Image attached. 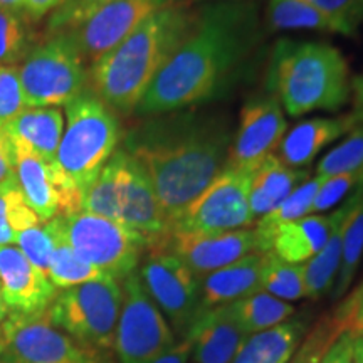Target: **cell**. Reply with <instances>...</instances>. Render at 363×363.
I'll use <instances>...</instances> for the list:
<instances>
[{"instance_id": "1", "label": "cell", "mask_w": 363, "mask_h": 363, "mask_svg": "<svg viewBox=\"0 0 363 363\" xmlns=\"http://www.w3.org/2000/svg\"><path fill=\"white\" fill-rule=\"evenodd\" d=\"M264 35L259 6L251 0L195 7L187 38L150 83L135 115H162L222 98L246 76Z\"/></svg>"}, {"instance_id": "2", "label": "cell", "mask_w": 363, "mask_h": 363, "mask_svg": "<svg viewBox=\"0 0 363 363\" xmlns=\"http://www.w3.org/2000/svg\"><path fill=\"white\" fill-rule=\"evenodd\" d=\"M233 123L220 111L192 106L145 118L125 150L142 163L169 227L225 169Z\"/></svg>"}, {"instance_id": "3", "label": "cell", "mask_w": 363, "mask_h": 363, "mask_svg": "<svg viewBox=\"0 0 363 363\" xmlns=\"http://www.w3.org/2000/svg\"><path fill=\"white\" fill-rule=\"evenodd\" d=\"M194 17L190 0L152 13L88 67V89L116 115L135 113L150 83L187 38Z\"/></svg>"}, {"instance_id": "4", "label": "cell", "mask_w": 363, "mask_h": 363, "mask_svg": "<svg viewBox=\"0 0 363 363\" xmlns=\"http://www.w3.org/2000/svg\"><path fill=\"white\" fill-rule=\"evenodd\" d=\"M266 93L274 94L289 116L337 111L352 94L348 62L331 44L279 39L267 65Z\"/></svg>"}, {"instance_id": "5", "label": "cell", "mask_w": 363, "mask_h": 363, "mask_svg": "<svg viewBox=\"0 0 363 363\" xmlns=\"http://www.w3.org/2000/svg\"><path fill=\"white\" fill-rule=\"evenodd\" d=\"M66 120L54 167L83 201L86 189L118 150L121 126L116 113L91 89L66 104Z\"/></svg>"}, {"instance_id": "6", "label": "cell", "mask_w": 363, "mask_h": 363, "mask_svg": "<svg viewBox=\"0 0 363 363\" xmlns=\"http://www.w3.org/2000/svg\"><path fill=\"white\" fill-rule=\"evenodd\" d=\"M121 283L111 276L56 294L48 311L51 323L67 337L98 352H110L121 310Z\"/></svg>"}, {"instance_id": "7", "label": "cell", "mask_w": 363, "mask_h": 363, "mask_svg": "<svg viewBox=\"0 0 363 363\" xmlns=\"http://www.w3.org/2000/svg\"><path fill=\"white\" fill-rule=\"evenodd\" d=\"M49 224L81 259L118 281L138 269L148 247L147 240L130 227L88 212L57 216Z\"/></svg>"}, {"instance_id": "8", "label": "cell", "mask_w": 363, "mask_h": 363, "mask_svg": "<svg viewBox=\"0 0 363 363\" xmlns=\"http://www.w3.org/2000/svg\"><path fill=\"white\" fill-rule=\"evenodd\" d=\"M27 108H57L88 89V67L66 33L48 35L19 66Z\"/></svg>"}, {"instance_id": "9", "label": "cell", "mask_w": 363, "mask_h": 363, "mask_svg": "<svg viewBox=\"0 0 363 363\" xmlns=\"http://www.w3.org/2000/svg\"><path fill=\"white\" fill-rule=\"evenodd\" d=\"M0 335V363H113L110 352L86 348L56 328L48 311H7Z\"/></svg>"}, {"instance_id": "10", "label": "cell", "mask_w": 363, "mask_h": 363, "mask_svg": "<svg viewBox=\"0 0 363 363\" xmlns=\"http://www.w3.org/2000/svg\"><path fill=\"white\" fill-rule=\"evenodd\" d=\"M121 291L123 299L113 350L120 363H152L174 347L177 335L145 291L138 272H131L121 281Z\"/></svg>"}, {"instance_id": "11", "label": "cell", "mask_w": 363, "mask_h": 363, "mask_svg": "<svg viewBox=\"0 0 363 363\" xmlns=\"http://www.w3.org/2000/svg\"><path fill=\"white\" fill-rule=\"evenodd\" d=\"M136 272L174 333L184 337L201 310V278L179 257L162 249H148Z\"/></svg>"}, {"instance_id": "12", "label": "cell", "mask_w": 363, "mask_h": 363, "mask_svg": "<svg viewBox=\"0 0 363 363\" xmlns=\"http://www.w3.org/2000/svg\"><path fill=\"white\" fill-rule=\"evenodd\" d=\"M247 172L224 169L203 192L190 203L170 233L222 234L251 227Z\"/></svg>"}, {"instance_id": "13", "label": "cell", "mask_w": 363, "mask_h": 363, "mask_svg": "<svg viewBox=\"0 0 363 363\" xmlns=\"http://www.w3.org/2000/svg\"><path fill=\"white\" fill-rule=\"evenodd\" d=\"M182 2L189 0H113L83 24L65 33L76 44L84 65L91 67L152 13Z\"/></svg>"}, {"instance_id": "14", "label": "cell", "mask_w": 363, "mask_h": 363, "mask_svg": "<svg viewBox=\"0 0 363 363\" xmlns=\"http://www.w3.org/2000/svg\"><path fill=\"white\" fill-rule=\"evenodd\" d=\"M288 123L274 94L266 93L244 104L234 130L225 169L251 172L269 155H274L284 138Z\"/></svg>"}, {"instance_id": "15", "label": "cell", "mask_w": 363, "mask_h": 363, "mask_svg": "<svg viewBox=\"0 0 363 363\" xmlns=\"http://www.w3.org/2000/svg\"><path fill=\"white\" fill-rule=\"evenodd\" d=\"M152 249L174 254L199 278L233 264L247 254L259 252L252 227L222 234L169 233L158 246Z\"/></svg>"}, {"instance_id": "16", "label": "cell", "mask_w": 363, "mask_h": 363, "mask_svg": "<svg viewBox=\"0 0 363 363\" xmlns=\"http://www.w3.org/2000/svg\"><path fill=\"white\" fill-rule=\"evenodd\" d=\"M11 145L16 160L17 185L40 222L81 212V199L66 187L54 163L43 160L19 145Z\"/></svg>"}, {"instance_id": "17", "label": "cell", "mask_w": 363, "mask_h": 363, "mask_svg": "<svg viewBox=\"0 0 363 363\" xmlns=\"http://www.w3.org/2000/svg\"><path fill=\"white\" fill-rule=\"evenodd\" d=\"M0 294L7 310L39 313L48 310L57 288L30 264L17 246H0Z\"/></svg>"}, {"instance_id": "18", "label": "cell", "mask_w": 363, "mask_h": 363, "mask_svg": "<svg viewBox=\"0 0 363 363\" xmlns=\"http://www.w3.org/2000/svg\"><path fill=\"white\" fill-rule=\"evenodd\" d=\"M120 222L147 240V251L158 246L170 233L169 222L163 216L147 170L130 153L126 163Z\"/></svg>"}, {"instance_id": "19", "label": "cell", "mask_w": 363, "mask_h": 363, "mask_svg": "<svg viewBox=\"0 0 363 363\" xmlns=\"http://www.w3.org/2000/svg\"><path fill=\"white\" fill-rule=\"evenodd\" d=\"M182 338L192 345L194 363H233L247 337L220 305L199 310Z\"/></svg>"}, {"instance_id": "20", "label": "cell", "mask_w": 363, "mask_h": 363, "mask_svg": "<svg viewBox=\"0 0 363 363\" xmlns=\"http://www.w3.org/2000/svg\"><path fill=\"white\" fill-rule=\"evenodd\" d=\"M357 125L360 123L353 111L335 118H311L299 121L296 126L286 131L276 157L291 169L306 170L321 150L350 133Z\"/></svg>"}, {"instance_id": "21", "label": "cell", "mask_w": 363, "mask_h": 363, "mask_svg": "<svg viewBox=\"0 0 363 363\" xmlns=\"http://www.w3.org/2000/svg\"><path fill=\"white\" fill-rule=\"evenodd\" d=\"M262 252H252L201 278V310L238 301L261 291Z\"/></svg>"}, {"instance_id": "22", "label": "cell", "mask_w": 363, "mask_h": 363, "mask_svg": "<svg viewBox=\"0 0 363 363\" xmlns=\"http://www.w3.org/2000/svg\"><path fill=\"white\" fill-rule=\"evenodd\" d=\"M11 143L24 147L43 160L54 163L65 131V115L59 108H26L4 125Z\"/></svg>"}, {"instance_id": "23", "label": "cell", "mask_w": 363, "mask_h": 363, "mask_svg": "<svg viewBox=\"0 0 363 363\" xmlns=\"http://www.w3.org/2000/svg\"><path fill=\"white\" fill-rule=\"evenodd\" d=\"M308 179H311L308 170L291 169L276 155L264 158L249 172V206L254 219L269 214Z\"/></svg>"}, {"instance_id": "24", "label": "cell", "mask_w": 363, "mask_h": 363, "mask_svg": "<svg viewBox=\"0 0 363 363\" xmlns=\"http://www.w3.org/2000/svg\"><path fill=\"white\" fill-rule=\"evenodd\" d=\"M360 189H357L337 211H333V225H331L330 235L326 239L325 246L320 249V252L316 256H313L310 261L301 264L303 283H305V298L308 299H315L316 301V299H321L325 294L333 291L340 264H342L345 219H347L348 212H350L353 203H355L357 194Z\"/></svg>"}, {"instance_id": "25", "label": "cell", "mask_w": 363, "mask_h": 363, "mask_svg": "<svg viewBox=\"0 0 363 363\" xmlns=\"http://www.w3.org/2000/svg\"><path fill=\"white\" fill-rule=\"evenodd\" d=\"M310 321L305 316L251 335L242 343L233 363H289L305 338Z\"/></svg>"}, {"instance_id": "26", "label": "cell", "mask_w": 363, "mask_h": 363, "mask_svg": "<svg viewBox=\"0 0 363 363\" xmlns=\"http://www.w3.org/2000/svg\"><path fill=\"white\" fill-rule=\"evenodd\" d=\"M335 214H310L281 227L271 251L289 264H303L320 252L328 239Z\"/></svg>"}, {"instance_id": "27", "label": "cell", "mask_w": 363, "mask_h": 363, "mask_svg": "<svg viewBox=\"0 0 363 363\" xmlns=\"http://www.w3.org/2000/svg\"><path fill=\"white\" fill-rule=\"evenodd\" d=\"M126 163H128V152L125 148H118L106 165L99 170L93 184L86 189L81 201V212L120 222Z\"/></svg>"}, {"instance_id": "28", "label": "cell", "mask_w": 363, "mask_h": 363, "mask_svg": "<svg viewBox=\"0 0 363 363\" xmlns=\"http://www.w3.org/2000/svg\"><path fill=\"white\" fill-rule=\"evenodd\" d=\"M323 177H311L305 184L294 189L278 207H274L269 214L262 216L257 219L256 224L252 225L254 233L257 238V246L259 252H269L272 246V239L281 227L294 222L298 219L311 214V206L315 201L318 189H320Z\"/></svg>"}, {"instance_id": "29", "label": "cell", "mask_w": 363, "mask_h": 363, "mask_svg": "<svg viewBox=\"0 0 363 363\" xmlns=\"http://www.w3.org/2000/svg\"><path fill=\"white\" fill-rule=\"evenodd\" d=\"M230 316L246 337L269 330L294 316L296 308L291 303L271 296L264 291L249 294L227 305Z\"/></svg>"}, {"instance_id": "30", "label": "cell", "mask_w": 363, "mask_h": 363, "mask_svg": "<svg viewBox=\"0 0 363 363\" xmlns=\"http://www.w3.org/2000/svg\"><path fill=\"white\" fill-rule=\"evenodd\" d=\"M363 256V187L358 190L355 203L343 225L342 264L333 286V298L342 299L348 293Z\"/></svg>"}, {"instance_id": "31", "label": "cell", "mask_w": 363, "mask_h": 363, "mask_svg": "<svg viewBox=\"0 0 363 363\" xmlns=\"http://www.w3.org/2000/svg\"><path fill=\"white\" fill-rule=\"evenodd\" d=\"M45 225L51 230L54 242H56L48 271V278L56 288L67 289L72 288V286L89 283V281L106 278V272L81 259L78 254L74 252V249L52 229L49 222H45Z\"/></svg>"}, {"instance_id": "32", "label": "cell", "mask_w": 363, "mask_h": 363, "mask_svg": "<svg viewBox=\"0 0 363 363\" xmlns=\"http://www.w3.org/2000/svg\"><path fill=\"white\" fill-rule=\"evenodd\" d=\"M269 30H320L335 33L331 22L305 0H269L266 9Z\"/></svg>"}, {"instance_id": "33", "label": "cell", "mask_w": 363, "mask_h": 363, "mask_svg": "<svg viewBox=\"0 0 363 363\" xmlns=\"http://www.w3.org/2000/svg\"><path fill=\"white\" fill-rule=\"evenodd\" d=\"M261 291L283 301H296L305 298L301 264H289L274 252H262Z\"/></svg>"}, {"instance_id": "34", "label": "cell", "mask_w": 363, "mask_h": 363, "mask_svg": "<svg viewBox=\"0 0 363 363\" xmlns=\"http://www.w3.org/2000/svg\"><path fill=\"white\" fill-rule=\"evenodd\" d=\"M38 224L40 219L26 202L19 185L0 189V246H12L17 234Z\"/></svg>"}, {"instance_id": "35", "label": "cell", "mask_w": 363, "mask_h": 363, "mask_svg": "<svg viewBox=\"0 0 363 363\" xmlns=\"http://www.w3.org/2000/svg\"><path fill=\"white\" fill-rule=\"evenodd\" d=\"M29 26L19 12L0 7V66L24 61L34 39Z\"/></svg>"}, {"instance_id": "36", "label": "cell", "mask_w": 363, "mask_h": 363, "mask_svg": "<svg viewBox=\"0 0 363 363\" xmlns=\"http://www.w3.org/2000/svg\"><path fill=\"white\" fill-rule=\"evenodd\" d=\"M348 172L363 174V123L357 125L350 133L345 135L343 142L330 150L316 165L318 177L348 174Z\"/></svg>"}, {"instance_id": "37", "label": "cell", "mask_w": 363, "mask_h": 363, "mask_svg": "<svg viewBox=\"0 0 363 363\" xmlns=\"http://www.w3.org/2000/svg\"><path fill=\"white\" fill-rule=\"evenodd\" d=\"M331 22L335 33L353 38L363 24L362 0H305Z\"/></svg>"}, {"instance_id": "38", "label": "cell", "mask_w": 363, "mask_h": 363, "mask_svg": "<svg viewBox=\"0 0 363 363\" xmlns=\"http://www.w3.org/2000/svg\"><path fill=\"white\" fill-rule=\"evenodd\" d=\"M110 2L113 0H62L57 9L49 13L45 33L52 35L74 29Z\"/></svg>"}, {"instance_id": "39", "label": "cell", "mask_w": 363, "mask_h": 363, "mask_svg": "<svg viewBox=\"0 0 363 363\" xmlns=\"http://www.w3.org/2000/svg\"><path fill=\"white\" fill-rule=\"evenodd\" d=\"M360 187H363V174H360V172H348V174L323 177L315 201H313L311 214H320V212L330 211L338 202L347 201V197H350Z\"/></svg>"}, {"instance_id": "40", "label": "cell", "mask_w": 363, "mask_h": 363, "mask_svg": "<svg viewBox=\"0 0 363 363\" xmlns=\"http://www.w3.org/2000/svg\"><path fill=\"white\" fill-rule=\"evenodd\" d=\"M16 244L22 254L30 261V264L48 276L56 242H54L51 230L48 229L45 222H40V224L29 227V229L17 234Z\"/></svg>"}, {"instance_id": "41", "label": "cell", "mask_w": 363, "mask_h": 363, "mask_svg": "<svg viewBox=\"0 0 363 363\" xmlns=\"http://www.w3.org/2000/svg\"><path fill=\"white\" fill-rule=\"evenodd\" d=\"M27 108L19 66H0V125H6Z\"/></svg>"}, {"instance_id": "42", "label": "cell", "mask_w": 363, "mask_h": 363, "mask_svg": "<svg viewBox=\"0 0 363 363\" xmlns=\"http://www.w3.org/2000/svg\"><path fill=\"white\" fill-rule=\"evenodd\" d=\"M340 333H348L353 338H363V283L347 296L330 315Z\"/></svg>"}, {"instance_id": "43", "label": "cell", "mask_w": 363, "mask_h": 363, "mask_svg": "<svg viewBox=\"0 0 363 363\" xmlns=\"http://www.w3.org/2000/svg\"><path fill=\"white\" fill-rule=\"evenodd\" d=\"M17 184L16 179V160H13V150L11 140L0 125V189L12 187Z\"/></svg>"}, {"instance_id": "44", "label": "cell", "mask_w": 363, "mask_h": 363, "mask_svg": "<svg viewBox=\"0 0 363 363\" xmlns=\"http://www.w3.org/2000/svg\"><path fill=\"white\" fill-rule=\"evenodd\" d=\"M318 363H353V337L342 333Z\"/></svg>"}, {"instance_id": "45", "label": "cell", "mask_w": 363, "mask_h": 363, "mask_svg": "<svg viewBox=\"0 0 363 363\" xmlns=\"http://www.w3.org/2000/svg\"><path fill=\"white\" fill-rule=\"evenodd\" d=\"M61 2L62 0H26L22 16L29 24H38L43 19H48L49 13L57 9Z\"/></svg>"}, {"instance_id": "46", "label": "cell", "mask_w": 363, "mask_h": 363, "mask_svg": "<svg viewBox=\"0 0 363 363\" xmlns=\"http://www.w3.org/2000/svg\"><path fill=\"white\" fill-rule=\"evenodd\" d=\"M190 358H192V345L187 338H180L174 347L163 352L152 363H190Z\"/></svg>"}, {"instance_id": "47", "label": "cell", "mask_w": 363, "mask_h": 363, "mask_svg": "<svg viewBox=\"0 0 363 363\" xmlns=\"http://www.w3.org/2000/svg\"><path fill=\"white\" fill-rule=\"evenodd\" d=\"M353 91V113H355L358 123H363V72L352 79Z\"/></svg>"}, {"instance_id": "48", "label": "cell", "mask_w": 363, "mask_h": 363, "mask_svg": "<svg viewBox=\"0 0 363 363\" xmlns=\"http://www.w3.org/2000/svg\"><path fill=\"white\" fill-rule=\"evenodd\" d=\"M24 6H26V0H0V7L9 9V11H13V12H19L21 16L22 12H24Z\"/></svg>"}, {"instance_id": "49", "label": "cell", "mask_w": 363, "mask_h": 363, "mask_svg": "<svg viewBox=\"0 0 363 363\" xmlns=\"http://www.w3.org/2000/svg\"><path fill=\"white\" fill-rule=\"evenodd\" d=\"M353 363H363V338H353Z\"/></svg>"}, {"instance_id": "50", "label": "cell", "mask_w": 363, "mask_h": 363, "mask_svg": "<svg viewBox=\"0 0 363 363\" xmlns=\"http://www.w3.org/2000/svg\"><path fill=\"white\" fill-rule=\"evenodd\" d=\"M6 316H7V306L6 303H4L2 294H0V328H2V323L4 320H6Z\"/></svg>"}, {"instance_id": "51", "label": "cell", "mask_w": 363, "mask_h": 363, "mask_svg": "<svg viewBox=\"0 0 363 363\" xmlns=\"http://www.w3.org/2000/svg\"><path fill=\"white\" fill-rule=\"evenodd\" d=\"M194 2H220V0H192ZM227 2H242V0H227Z\"/></svg>"}, {"instance_id": "52", "label": "cell", "mask_w": 363, "mask_h": 363, "mask_svg": "<svg viewBox=\"0 0 363 363\" xmlns=\"http://www.w3.org/2000/svg\"><path fill=\"white\" fill-rule=\"evenodd\" d=\"M289 363H310V362H306V360H303L301 357H298V355H294V358H291V360H289Z\"/></svg>"}, {"instance_id": "53", "label": "cell", "mask_w": 363, "mask_h": 363, "mask_svg": "<svg viewBox=\"0 0 363 363\" xmlns=\"http://www.w3.org/2000/svg\"><path fill=\"white\" fill-rule=\"evenodd\" d=\"M0 355H2V348H0Z\"/></svg>"}, {"instance_id": "54", "label": "cell", "mask_w": 363, "mask_h": 363, "mask_svg": "<svg viewBox=\"0 0 363 363\" xmlns=\"http://www.w3.org/2000/svg\"><path fill=\"white\" fill-rule=\"evenodd\" d=\"M362 2H363V0H362Z\"/></svg>"}]
</instances>
